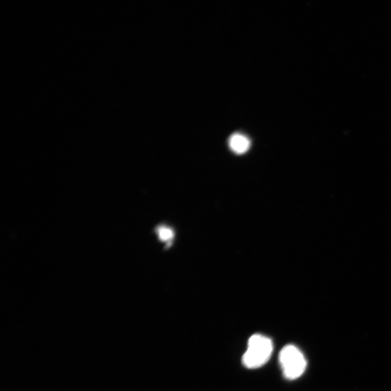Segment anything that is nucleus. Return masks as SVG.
<instances>
[{
    "instance_id": "obj_1",
    "label": "nucleus",
    "mask_w": 391,
    "mask_h": 391,
    "mask_svg": "<svg viewBox=\"0 0 391 391\" xmlns=\"http://www.w3.org/2000/svg\"><path fill=\"white\" fill-rule=\"evenodd\" d=\"M273 351L272 340L262 334H254L248 340L247 349L243 354L242 363L248 369H257L265 365Z\"/></svg>"
},
{
    "instance_id": "obj_2",
    "label": "nucleus",
    "mask_w": 391,
    "mask_h": 391,
    "mask_svg": "<svg viewBox=\"0 0 391 391\" xmlns=\"http://www.w3.org/2000/svg\"><path fill=\"white\" fill-rule=\"evenodd\" d=\"M279 363L284 377L290 381L300 378L306 369V360L302 351L295 345L284 347L279 354Z\"/></svg>"
},
{
    "instance_id": "obj_3",
    "label": "nucleus",
    "mask_w": 391,
    "mask_h": 391,
    "mask_svg": "<svg viewBox=\"0 0 391 391\" xmlns=\"http://www.w3.org/2000/svg\"><path fill=\"white\" fill-rule=\"evenodd\" d=\"M229 146L234 153L242 155L249 150L250 141L245 136L235 134L229 139Z\"/></svg>"
},
{
    "instance_id": "obj_4",
    "label": "nucleus",
    "mask_w": 391,
    "mask_h": 391,
    "mask_svg": "<svg viewBox=\"0 0 391 391\" xmlns=\"http://www.w3.org/2000/svg\"><path fill=\"white\" fill-rule=\"evenodd\" d=\"M157 234L159 238L162 241L165 242L170 241L174 236L173 232L171 229V228L165 226L158 227Z\"/></svg>"
}]
</instances>
